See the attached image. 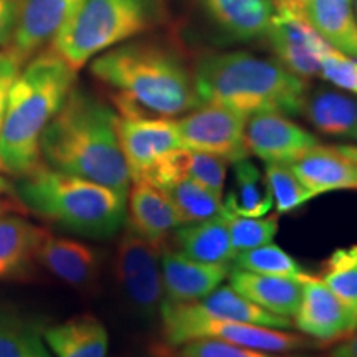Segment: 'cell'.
I'll use <instances>...</instances> for the list:
<instances>
[{
    "label": "cell",
    "instance_id": "obj_1",
    "mask_svg": "<svg viewBox=\"0 0 357 357\" xmlns=\"http://www.w3.org/2000/svg\"><path fill=\"white\" fill-rule=\"evenodd\" d=\"M45 166L128 195L129 178L118 136V113L75 86L40 137Z\"/></svg>",
    "mask_w": 357,
    "mask_h": 357
},
{
    "label": "cell",
    "instance_id": "obj_2",
    "mask_svg": "<svg viewBox=\"0 0 357 357\" xmlns=\"http://www.w3.org/2000/svg\"><path fill=\"white\" fill-rule=\"evenodd\" d=\"M91 73L113 89L118 114L176 118L202 105L192 70L158 43L118 45L93 58Z\"/></svg>",
    "mask_w": 357,
    "mask_h": 357
},
{
    "label": "cell",
    "instance_id": "obj_3",
    "mask_svg": "<svg viewBox=\"0 0 357 357\" xmlns=\"http://www.w3.org/2000/svg\"><path fill=\"white\" fill-rule=\"evenodd\" d=\"M195 91L202 105H215L247 116L303 113L307 82L280 61L247 52L202 55L194 70Z\"/></svg>",
    "mask_w": 357,
    "mask_h": 357
},
{
    "label": "cell",
    "instance_id": "obj_4",
    "mask_svg": "<svg viewBox=\"0 0 357 357\" xmlns=\"http://www.w3.org/2000/svg\"><path fill=\"white\" fill-rule=\"evenodd\" d=\"M77 71L55 52L40 53L8 89L0 124V169L17 178L42 164L40 137L75 88Z\"/></svg>",
    "mask_w": 357,
    "mask_h": 357
},
{
    "label": "cell",
    "instance_id": "obj_5",
    "mask_svg": "<svg viewBox=\"0 0 357 357\" xmlns=\"http://www.w3.org/2000/svg\"><path fill=\"white\" fill-rule=\"evenodd\" d=\"M26 212L86 238H111L126 223V197L109 187L42 162L13 185Z\"/></svg>",
    "mask_w": 357,
    "mask_h": 357
},
{
    "label": "cell",
    "instance_id": "obj_6",
    "mask_svg": "<svg viewBox=\"0 0 357 357\" xmlns=\"http://www.w3.org/2000/svg\"><path fill=\"white\" fill-rule=\"evenodd\" d=\"M162 13V0H83L52 42V50L78 71L101 53L153 29Z\"/></svg>",
    "mask_w": 357,
    "mask_h": 357
},
{
    "label": "cell",
    "instance_id": "obj_7",
    "mask_svg": "<svg viewBox=\"0 0 357 357\" xmlns=\"http://www.w3.org/2000/svg\"><path fill=\"white\" fill-rule=\"evenodd\" d=\"M159 316L164 337L171 347L185 344L195 339H215L229 344L270 352H303L319 346L305 334L293 333L291 329L268 328L238 321L182 318L166 311H160Z\"/></svg>",
    "mask_w": 357,
    "mask_h": 357
},
{
    "label": "cell",
    "instance_id": "obj_8",
    "mask_svg": "<svg viewBox=\"0 0 357 357\" xmlns=\"http://www.w3.org/2000/svg\"><path fill=\"white\" fill-rule=\"evenodd\" d=\"M162 247L147 242L142 236L126 230L119 240L114 257V275L123 294L134 311L144 318H155L164 303Z\"/></svg>",
    "mask_w": 357,
    "mask_h": 357
},
{
    "label": "cell",
    "instance_id": "obj_9",
    "mask_svg": "<svg viewBox=\"0 0 357 357\" xmlns=\"http://www.w3.org/2000/svg\"><path fill=\"white\" fill-rule=\"evenodd\" d=\"M265 38L276 61L306 82L319 77L321 61L333 48L310 25L296 0L276 3Z\"/></svg>",
    "mask_w": 357,
    "mask_h": 357
},
{
    "label": "cell",
    "instance_id": "obj_10",
    "mask_svg": "<svg viewBox=\"0 0 357 357\" xmlns=\"http://www.w3.org/2000/svg\"><path fill=\"white\" fill-rule=\"evenodd\" d=\"M182 149L205 153L227 162L248 158L245 144L247 116L215 105H200L199 108L174 119Z\"/></svg>",
    "mask_w": 357,
    "mask_h": 357
},
{
    "label": "cell",
    "instance_id": "obj_11",
    "mask_svg": "<svg viewBox=\"0 0 357 357\" xmlns=\"http://www.w3.org/2000/svg\"><path fill=\"white\" fill-rule=\"evenodd\" d=\"M118 136L131 182H146L169 155L181 149L172 118L118 114Z\"/></svg>",
    "mask_w": 357,
    "mask_h": 357
},
{
    "label": "cell",
    "instance_id": "obj_12",
    "mask_svg": "<svg viewBox=\"0 0 357 357\" xmlns=\"http://www.w3.org/2000/svg\"><path fill=\"white\" fill-rule=\"evenodd\" d=\"M294 328L319 346L346 339L357 331L349 310L337 300L321 276L303 281L301 303L293 318Z\"/></svg>",
    "mask_w": 357,
    "mask_h": 357
},
{
    "label": "cell",
    "instance_id": "obj_13",
    "mask_svg": "<svg viewBox=\"0 0 357 357\" xmlns=\"http://www.w3.org/2000/svg\"><path fill=\"white\" fill-rule=\"evenodd\" d=\"M245 144L248 154L257 155L265 164H293L303 154L319 144L318 137L289 116L260 113L247 118Z\"/></svg>",
    "mask_w": 357,
    "mask_h": 357
},
{
    "label": "cell",
    "instance_id": "obj_14",
    "mask_svg": "<svg viewBox=\"0 0 357 357\" xmlns=\"http://www.w3.org/2000/svg\"><path fill=\"white\" fill-rule=\"evenodd\" d=\"M83 0H19V13L8 50L25 63L63 29Z\"/></svg>",
    "mask_w": 357,
    "mask_h": 357
},
{
    "label": "cell",
    "instance_id": "obj_15",
    "mask_svg": "<svg viewBox=\"0 0 357 357\" xmlns=\"http://www.w3.org/2000/svg\"><path fill=\"white\" fill-rule=\"evenodd\" d=\"M160 311L182 318L211 319V321H238V323H252L268 326V328L293 329V319L281 318L271 312L263 311L261 307L253 305L242 294L236 293L230 287H218L208 293L207 296L190 303H162Z\"/></svg>",
    "mask_w": 357,
    "mask_h": 357
},
{
    "label": "cell",
    "instance_id": "obj_16",
    "mask_svg": "<svg viewBox=\"0 0 357 357\" xmlns=\"http://www.w3.org/2000/svg\"><path fill=\"white\" fill-rule=\"evenodd\" d=\"M164 303H190L207 296L230 276V266L190 260L169 245L160 250Z\"/></svg>",
    "mask_w": 357,
    "mask_h": 357
},
{
    "label": "cell",
    "instance_id": "obj_17",
    "mask_svg": "<svg viewBox=\"0 0 357 357\" xmlns=\"http://www.w3.org/2000/svg\"><path fill=\"white\" fill-rule=\"evenodd\" d=\"M128 229L147 242L166 247L182 222L164 190L149 182H131L126 197Z\"/></svg>",
    "mask_w": 357,
    "mask_h": 357
},
{
    "label": "cell",
    "instance_id": "obj_18",
    "mask_svg": "<svg viewBox=\"0 0 357 357\" xmlns=\"http://www.w3.org/2000/svg\"><path fill=\"white\" fill-rule=\"evenodd\" d=\"M35 261L48 273L78 289L93 288L101 271L100 255L88 243L55 236L47 231L37 250Z\"/></svg>",
    "mask_w": 357,
    "mask_h": 357
},
{
    "label": "cell",
    "instance_id": "obj_19",
    "mask_svg": "<svg viewBox=\"0 0 357 357\" xmlns=\"http://www.w3.org/2000/svg\"><path fill=\"white\" fill-rule=\"evenodd\" d=\"M289 167L314 197L357 190V162L339 146H314Z\"/></svg>",
    "mask_w": 357,
    "mask_h": 357
},
{
    "label": "cell",
    "instance_id": "obj_20",
    "mask_svg": "<svg viewBox=\"0 0 357 357\" xmlns=\"http://www.w3.org/2000/svg\"><path fill=\"white\" fill-rule=\"evenodd\" d=\"M169 240L172 242V250L190 260L227 266L234 263L235 252L222 211L205 220L181 223Z\"/></svg>",
    "mask_w": 357,
    "mask_h": 357
},
{
    "label": "cell",
    "instance_id": "obj_21",
    "mask_svg": "<svg viewBox=\"0 0 357 357\" xmlns=\"http://www.w3.org/2000/svg\"><path fill=\"white\" fill-rule=\"evenodd\" d=\"M230 287L263 311L293 319L301 303L303 281L287 276H271L231 270Z\"/></svg>",
    "mask_w": 357,
    "mask_h": 357
},
{
    "label": "cell",
    "instance_id": "obj_22",
    "mask_svg": "<svg viewBox=\"0 0 357 357\" xmlns=\"http://www.w3.org/2000/svg\"><path fill=\"white\" fill-rule=\"evenodd\" d=\"M199 3L213 25L240 42L265 38L275 12L270 0H199Z\"/></svg>",
    "mask_w": 357,
    "mask_h": 357
},
{
    "label": "cell",
    "instance_id": "obj_23",
    "mask_svg": "<svg viewBox=\"0 0 357 357\" xmlns=\"http://www.w3.org/2000/svg\"><path fill=\"white\" fill-rule=\"evenodd\" d=\"M312 29L336 50L357 58V17L352 0H296Z\"/></svg>",
    "mask_w": 357,
    "mask_h": 357
},
{
    "label": "cell",
    "instance_id": "obj_24",
    "mask_svg": "<svg viewBox=\"0 0 357 357\" xmlns=\"http://www.w3.org/2000/svg\"><path fill=\"white\" fill-rule=\"evenodd\" d=\"M301 114L324 136L357 141V98L354 96L328 88L307 91Z\"/></svg>",
    "mask_w": 357,
    "mask_h": 357
},
{
    "label": "cell",
    "instance_id": "obj_25",
    "mask_svg": "<svg viewBox=\"0 0 357 357\" xmlns=\"http://www.w3.org/2000/svg\"><path fill=\"white\" fill-rule=\"evenodd\" d=\"M43 341L55 357H106L109 336L100 319L83 314L48 328Z\"/></svg>",
    "mask_w": 357,
    "mask_h": 357
},
{
    "label": "cell",
    "instance_id": "obj_26",
    "mask_svg": "<svg viewBox=\"0 0 357 357\" xmlns=\"http://www.w3.org/2000/svg\"><path fill=\"white\" fill-rule=\"evenodd\" d=\"M47 230L33 225L19 213L0 217V280L26 275Z\"/></svg>",
    "mask_w": 357,
    "mask_h": 357
},
{
    "label": "cell",
    "instance_id": "obj_27",
    "mask_svg": "<svg viewBox=\"0 0 357 357\" xmlns=\"http://www.w3.org/2000/svg\"><path fill=\"white\" fill-rule=\"evenodd\" d=\"M234 164V189L223 200V208L245 217H265L273 211V199L255 164L248 158Z\"/></svg>",
    "mask_w": 357,
    "mask_h": 357
},
{
    "label": "cell",
    "instance_id": "obj_28",
    "mask_svg": "<svg viewBox=\"0 0 357 357\" xmlns=\"http://www.w3.org/2000/svg\"><path fill=\"white\" fill-rule=\"evenodd\" d=\"M160 190L166 192L184 223L211 218L220 213L223 207V199L220 195L184 176L172 178Z\"/></svg>",
    "mask_w": 357,
    "mask_h": 357
},
{
    "label": "cell",
    "instance_id": "obj_29",
    "mask_svg": "<svg viewBox=\"0 0 357 357\" xmlns=\"http://www.w3.org/2000/svg\"><path fill=\"white\" fill-rule=\"evenodd\" d=\"M231 266H234V270L271 276H287V278L296 280H305L310 275L288 252H284L273 242L236 253Z\"/></svg>",
    "mask_w": 357,
    "mask_h": 357
},
{
    "label": "cell",
    "instance_id": "obj_30",
    "mask_svg": "<svg viewBox=\"0 0 357 357\" xmlns=\"http://www.w3.org/2000/svg\"><path fill=\"white\" fill-rule=\"evenodd\" d=\"M321 278L349 310L357 328V245L336 250L324 263Z\"/></svg>",
    "mask_w": 357,
    "mask_h": 357
},
{
    "label": "cell",
    "instance_id": "obj_31",
    "mask_svg": "<svg viewBox=\"0 0 357 357\" xmlns=\"http://www.w3.org/2000/svg\"><path fill=\"white\" fill-rule=\"evenodd\" d=\"M265 181L278 215H287L316 199L287 164H265Z\"/></svg>",
    "mask_w": 357,
    "mask_h": 357
},
{
    "label": "cell",
    "instance_id": "obj_32",
    "mask_svg": "<svg viewBox=\"0 0 357 357\" xmlns=\"http://www.w3.org/2000/svg\"><path fill=\"white\" fill-rule=\"evenodd\" d=\"M172 164L181 176L189 177L223 197L227 181V160L215 155L195 153L189 149H177L172 154Z\"/></svg>",
    "mask_w": 357,
    "mask_h": 357
},
{
    "label": "cell",
    "instance_id": "obj_33",
    "mask_svg": "<svg viewBox=\"0 0 357 357\" xmlns=\"http://www.w3.org/2000/svg\"><path fill=\"white\" fill-rule=\"evenodd\" d=\"M222 215L227 220L235 255L240 252H245V250L273 242L280 229L278 213L268 217H245L225 211L222 207Z\"/></svg>",
    "mask_w": 357,
    "mask_h": 357
},
{
    "label": "cell",
    "instance_id": "obj_34",
    "mask_svg": "<svg viewBox=\"0 0 357 357\" xmlns=\"http://www.w3.org/2000/svg\"><path fill=\"white\" fill-rule=\"evenodd\" d=\"M176 357H311L303 352H270L235 346L215 339H195L176 347Z\"/></svg>",
    "mask_w": 357,
    "mask_h": 357
},
{
    "label": "cell",
    "instance_id": "obj_35",
    "mask_svg": "<svg viewBox=\"0 0 357 357\" xmlns=\"http://www.w3.org/2000/svg\"><path fill=\"white\" fill-rule=\"evenodd\" d=\"M319 77L342 91L357 96V58L331 48L321 61Z\"/></svg>",
    "mask_w": 357,
    "mask_h": 357
},
{
    "label": "cell",
    "instance_id": "obj_36",
    "mask_svg": "<svg viewBox=\"0 0 357 357\" xmlns=\"http://www.w3.org/2000/svg\"><path fill=\"white\" fill-rule=\"evenodd\" d=\"M33 333L13 316L0 312V357H24Z\"/></svg>",
    "mask_w": 357,
    "mask_h": 357
},
{
    "label": "cell",
    "instance_id": "obj_37",
    "mask_svg": "<svg viewBox=\"0 0 357 357\" xmlns=\"http://www.w3.org/2000/svg\"><path fill=\"white\" fill-rule=\"evenodd\" d=\"M22 65H24V61L15 53L8 50V48L7 50H0V124H2L8 89H10L12 83L15 82V78L19 77Z\"/></svg>",
    "mask_w": 357,
    "mask_h": 357
},
{
    "label": "cell",
    "instance_id": "obj_38",
    "mask_svg": "<svg viewBox=\"0 0 357 357\" xmlns=\"http://www.w3.org/2000/svg\"><path fill=\"white\" fill-rule=\"evenodd\" d=\"M19 13V0H0V47H8Z\"/></svg>",
    "mask_w": 357,
    "mask_h": 357
},
{
    "label": "cell",
    "instance_id": "obj_39",
    "mask_svg": "<svg viewBox=\"0 0 357 357\" xmlns=\"http://www.w3.org/2000/svg\"><path fill=\"white\" fill-rule=\"evenodd\" d=\"M328 357H357V331L346 339H342Z\"/></svg>",
    "mask_w": 357,
    "mask_h": 357
},
{
    "label": "cell",
    "instance_id": "obj_40",
    "mask_svg": "<svg viewBox=\"0 0 357 357\" xmlns=\"http://www.w3.org/2000/svg\"><path fill=\"white\" fill-rule=\"evenodd\" d=\"M24 357H55L52 354V351L48 349L47 344L40 339L37 333H33L32 339H30L29 349H26Z\"/></svg>",
    "mask_w": 357,
    "mask_h": 357
},
{
    "label": "cell",
    "instance_id": "obj_41",
    "mask_svg": "<svg viewBox=\"0 0 357 357\" xmlns=\"http://www.w3.org/2000/svg\"><path fill=\"white\" fill-rule=\"evenodd\" d=\"M25 207L22 205L19 199L6 197V195H0V217L8 215V213H25Z\"/></svg>",
    "mask_w": 357,
    "mask_h": 357
},
{
    "label": "cell",
    "instance_id": "obj_42",
    "mask_svg": "<svg viewBox=\"0 0 357 357\" xmlns=\"http://www.w3.org/2000/svg\"><path fill=\"white\" fill-rule=\"evenodd\" d=\"M13 187L6 176L0 174V195H12Z\"/></svg>",
    "mask_w": 357,
    "mask_h": 357
},
{
    "label": "cell",
    "instance_id": "obj_43",
    "mask_svg": "<svg viewBox=\"0 0 357 357\" xmlns=\"http://www.w3.org/2000/svg\"><path fill=\"white\" fill-rule=\"evenodd\" d=\"M339 147H341L347 155H351V158L357 162V146H339Z\"/></svg>",
    "mask_w": 357,
    "mask_h": 357
},
{
    "label": "cell",
    "instance_id": "obj_44",
    "mask_svg": "<svg viewBox=\"0 0 357 357\" xmlns=\"http://www.w3.org/2000/svg\"><path fill=\"white\" fill-rule=\"evenodd\" d=\"M354 2V10H356V17H357V0H352Z\"/></svg>",
    "mask_w": 357,
    "mask_h": 357
},
{
    "label": "cell",
    "instance_id": "obj_45",
    "mask_svg": "<svg viewBox=\"0 0 357 357\" xmlns=\"http://www.w3.org/2000/svg\"><path fill=\"white\" fill-rule=\"evenodd\" d=\"M273 2H276V3H281V2H288V0H273Z\"/></svg>",
    "mask_w": 357,
    "mask_h": 357
}]
</instances>
